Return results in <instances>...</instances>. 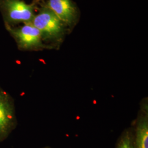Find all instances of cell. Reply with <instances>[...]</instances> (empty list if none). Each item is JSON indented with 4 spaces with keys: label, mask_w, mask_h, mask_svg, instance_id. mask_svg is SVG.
Masks as SVG:
<instances>
[{
    "label": "cell",
    "mask_w": 148,
    "mask_h": 148,
    "mask_svg": "<svg viewBox=\"0 0 148 148\" xmlns=\"http://www.w3.org/2000/svg\"><path fill=\"white\" fill-rule=\"evenodd\" d=\"M32 24L41 32L43 41H59L62 37L65 25L47 6L35 15Z\"/></svg>",
    "instance_id": "obj_1"
},
{
    "label": "cell",
    "mask_w": 148,
    "mask_h": 148,
    "mask_svg": "<svg viewBox=\"0 0 148 148\" xmlns=\"http://www.w3.org/2000/svg\"><path fill=\"white\" fill-rule=\"evenodd\" d=\"M0 12L5 25L12 27L32 22L35 15L34 5L22 0H0Z\"/></svg>",
    "instance_id": "obj_2"
},
{
    "label": "cell",
    "mask_w": 148,
    "mask_h": 148,
    "mask_svg": "<svg viewBox=\"0 0 148 148\" xmlns=\"http://www.w3.org/2000/svg\"><path fill=\"white\" fill-rule=\"evenodd\" d=\"M7 30L14 38L18 48L22 50H38L47 48L43 42L41 32L32 22L21 27L5 25Z\"/></svg>",
    "instance_id": "obj_3"
},
{
    "label": "cell",
    "mask_w": 148,
    "mask_h": 148,
    "mask_svg": "<svg viewBox=\"0 0 148 148\" xmlns=\"http://www.w3.org/2000/svg\"><path fill=\"white\" fill-rule=\"evenodd\" d=\"M47 7L65 25H71L76 19V8L71 0H48Z\"/></svg>",
    "instance_id": "obj_4"
},
{
    "label": "cell",
    "mask_w": 148,
    "mask_h": 148,
    "mask_svg": "<svg viewBox=\"0 0 148 148\" xmlns=\"http://www.w3.org/2000/svg\"><path fill=\"white\" fill-rule=\"evenodd\" d=\"M135 148H148V108L147 102H144L136 123Z\"/></svg>",
    "instance_id": "obj_5"
},
{
    "label": "cell",
    "mask_w": 148,
    "mask_h": 148,
    "mask_svg": "<svg viewBox=\"0 0 148 148\" xmlns=\"http://www.w3.org/2000/svg\"><path fill=\"white\" fill-rule=\"evenodd\" d=\"M13 120L12 107L8 98L0 90V134L5 132Z\"/></svg>",
    "instance_id": "obj_6"
},
{
    "label": "cell",
    "mask_w": 148,
    "mask_h": 148,
    "mask_svg": "<svg viewBox=\"0 0 148 148\" xmlns=\"http://www.w3.org/2000/svg\"><path fill=\"white\" fill-rule=\"evenodd\" d=\"M117 148H135L134 143L130 131H127L123 133Z\"/></svg>",
    "instance_id": "obj_7"
}]
</instances>
